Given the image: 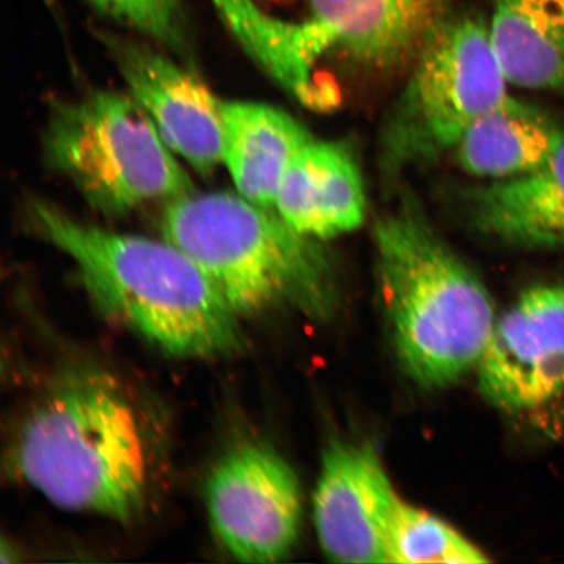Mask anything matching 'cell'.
<instances>
[{"mask_svg": "<svg viewBox=\"0 0 564 564\" xmlns=\"http://www.w3.org/2000/svg\"><path fill=\"white\" fill-rule=\"evenodd\" d=\"M214 4L228 28L242 23L259 10L253 0H214Z\"/></svg>", "mask_w": 564, "mask_h": 564, "instance_id": "d6986e66", "label": "cell"}, {"mask_svg": "<svg viewBox=\"0 0 564 564\" xmlns=\"http://www.w3.org/2000/svg\"><path fill=\"white\" fill-rule=\"evenodd\" d=\"M44 148L48 165L106 216L194 192L178 156L129 94L95 90L54 104Z\"/></svg>", "mask_w": 564, "mask_h": 564, "instance_id": "5b68a950", "label": "cell"}, {"mask_svg": "<svg viewBox=\"0 0 564 564\" xmlns=\"http://www.w3.org/2000/svg\"><path fill=\"white\" fill-rule=\"evenodd\" d=\"M509 84L490 28L476 19L441 24L415 56L388 126V151L397 161L454 151L479 117L509 97Z\"/></svg>", "mask_w": 564, "mask_h": 564, "instance_id": "8992f818", "label": "cell"}, {"mask_svg": "<svg viewBox=\"0 0 564 564\" xmlns=\"http://www.w3.org/2000/svg\"><path fill=\"white\" fill-rule=\"evenodd\" d=\"M442 0H310L329 47L388 69L415 59L440 24Z\"/></svg>", "mask_w": 564, "mask_h": 564, "instance_id": "7c38bea8", "label": "cell"}, {"mask_svg": "<svg viewBox=\"0 0 564 564\" xmlns=\"http://www.w3.org/2000/svg\"><path fill=\"white\" fill-rule=\"evenodd\" d=\"M206 503L212 531L239 562H280L297 544L299 477L264 443L239 442L220 457L207 479Z\"/></svg>", "mask_w": 564, "mask_h": 564, "instance_id": "52a82bcc", "label": "cell"}, {"mask_svg": "<svg viewBox=\"0 0 564 564\" xmlns=\"http://www.w3.org/2000/svg\"><path fill=\"white\" fill-rule=\"evenodd\" d=\"M273 209L301 235L321 242L361 227L365 187L348 148L310 140L282 176Z\"/></svg>", "mask_w": 564, "mask_h": 564, "instance_id": "8fae6325", "label": "cell"}, {"mask_svg": "<svg viewBox=\"0 0 564 564\" xmlns=\"http://www.w3.org/2000/svg\"><path fill=\"white\" fill-rule=\"evenodd\" d=\"M35 229L77 268L104 312L169 356L214 359L246 347L241 316L199 267L165 238L126 235L33 202Z\"/></svg>", "mask_w": 564, "mask_h": 564, "instance_id": "7a4b0ae2", "label": "cell"}, {"mask_svg": "<svg viewBox=\"0 0 564 564\" xmlns=\"http://www.w3.org/2000/svg\"><path fill=\"white\" fill-rule=\"evenodd\" d=\"M399 500L376 451L330 444L314 496L323 552L338 563H388V533Z\"/></svg>", "mask_w": 564, "mask_h": 564, "instance_id": "30bf717a", "label": "cell"}, {"mask_svg": "<svg viewBox=\"0 0 564 564\" xmlns=\"http://www.w3.org/2000/svg\"><path fill=\"white\" fill-rule=\"evenodd\" d=\"M470 209L477 228L500 242L564 251V143L535 171L475 189Z\"/></svg>", "mask_w": 564, "mask_h": 564, "instance_id": "4fadbf2b", "label": "cell"}, {"mask_svg": "<svg viewBox=\"0 0 564 564\" xmlns=\"http://www.w3.org/2000/svg\"><path fill=\"white\" fill-rule=\"evenodd\" d=\"M104 17L166 47L185 44L180 0H86Z\"/></svg>", "mask_w": 564, "mask_h": 564, "instance_id": "ac0fdd59", "label": "cell"}, {"mask_svg": "<svg viewBox=\"0 0 564 564\" xmlns=\"http://www.w3.org/2000/svg\"><path fill=\"white\" fill-rule=\"evenodd\" d=\"M105 42L129 95L176 156L202 174L223 165L224 100L199 76L151 46L112 35Z\"/></svg>", "mask_w": 564, "mask_h": 564, "instance_id": "9c48e42d", "label": "cell"}, {"mask_svg": "<svg viewBox=\"0 0 564 564\" xmlns=\"http://www.w3.org/2000/svg\"><path fill=\"white\" fill-rule=\"evenodd\" d=\"M563 143L552 117L509 96L465 131L454 152L464 172L503 181L541 167Z\"/></svg>", "mask_w": 564, "mask_h": 564, "instance_id": "9a60e30c", "label": "cell"}, {"mask_svg": "<svg viewBox=\"0 0 564 564\" xmlns=\"http://www.w3.org/2000/svg\"><path fill=\"white\" fill-rule=\"evenodd\" d=\"M490 35L510 84L564 89V0H496Z\"/></svg>", "mask_w": 564, "mask_h": 564, "instance_id": "2e32d148", "label": "cell"}, {"mask_svg": "<svg viewBox=\"0 0 564 564\" xmlns=\"http://www.w3.org/2000/svg\"><path fill=\"white\" fill-rule=\"evenodd\" d=\"M490 560L456 529L400 498L388 533V563L476 564Z\"/></svg>", "mask_w": 564, "mask_h": 564, "instance_id": "e0dca14e", "label": "cell"}, {"mask_svg": "<svg viewBox=\"0 0 564 564\" xmlns=\"http://www.w3.org/2000/svg\"><path fill=\"white\" fill-rule=\"evenodd\" d=\"M161 232L241 317L278 308L312 317L333 313L334 273L321 241L301 235L273 208L237 192H193L166 203Z\"/></svg>", "mask_w": 564, "mask_h": 564, "instance_id": "277c9868", "label": "cell"}, {"mask_svg": "<svg viewBox=\"0 0 564 564\" xmlns=\"http://www.w3.org/2000/svg\"><path fill=\"white\" fill-rule=\"evenodd\" d=\"M21 478L55 506L130 523L150 502L158 442L137 399L95 366L63 371L12 447Z\"/></svg>", "mask_w": 564, "mask_h": 564, "instance_id": "6da1fadb", "label": "cell"}, {"mask_svg": "<svg viewBox=\"0 0 564 564\" xmlns=\"http://www.w3.org/2000/svg\"><path fill=\"white\" fill-rule=\"evenodd\" d=\"M477 372L484 397L507 411L558 398L564 392V285L528 289L497 317Z\"/></svg>", "mask_w": 564, "mask_h": 564, "instance_id": "ba28073f", "label": "cell"}, {"mask_svg": "<svg viewBox=\"0 0 564 564\" xmlns=\"http://www.w3.org/2000/svg\"><path fill=\"white\" fill-rule=\"evenodd\" d=\"M380 297L409 377L423 387L477 369L497 316L488 289L406 203L373 228Z\"/></svg>", "mask_w": 564, "mask_h": 564, "instance_id": "3957f363", "label": "cell"}, {"mask_svg": "<svg viewBox=\"0 0 564 564\" xmlns=\"http://www.w3.org/2000/svg\"><path fill=\"white\" fill-rule=\"evenodd\" d=\"M286 111L253 101H223V165L236 192L273 208L282 176L310 140Z\"/></svg>", "mask_w": 564, "mask_h": 564, "instance_id": "5bb4252c", "label": "cell"}]
</instances>
